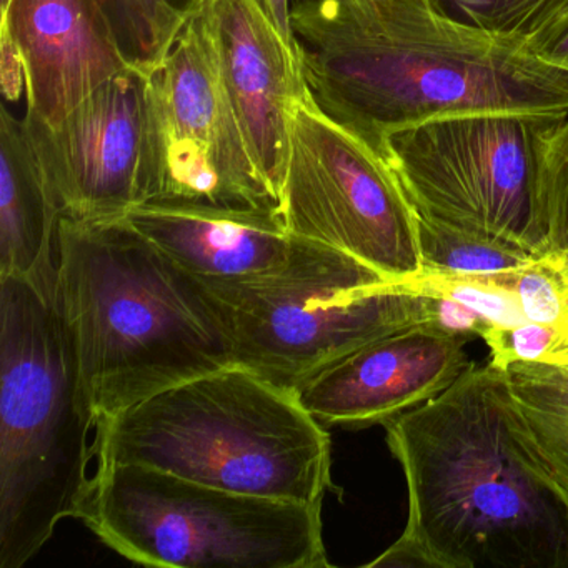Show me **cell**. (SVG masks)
<instances>
[{"label": "cell", "instance_id": "6da1fadb", "mask_svg": "<svg viewBox=\"0 0 568 568\" xmlns=\"http://www.w3.org/2000/svg\"><path fill=\"white\" fill-rule=\"evenodd\" d=\"M291 36L312 101L381 154L398 129L488 111H568V74L425 0H307Z\"/></svg>", "mask_w": 568, "mask_h": 568}, {"label": "cell", "instance_id": "3957f363", "mask_svg": "<svg viewBox=\"0 0 568 568\" xmlns=\"http://www.w3.org/2000/svg\"><path fill=\"white\" fill-rule=\"evenodd\" d=\"M55 304L94 422L235 364L211 292L125 217L59 221Z\"/></svg>", "mask_w": 568, "mask_h": 568}, {"label": "cell", "instance_id": "ba28073f", "mask_svg": "<svg viewBox=\"0 0 568 568\" xmlns=\"http://www.w3.org/2000/svg\"><path fill=\"white\" fill-rule=\"evenodd\" d=\"M567 119L568 111L447 115L390 132L381 155L422 217L545 254L541 159Z\"/></svg>", "mask_w": 568, "mask_h": 568}, {"label": "cell", "instance_id": "9a60e30c", "mask_svg": "<svg viewBox=\"0 0 568 568\" xmlns=\"http://www.w3.org/2000/svg\"><path fill=\"white\" fill-rule=\"evenodd\" d=\"M125 221L202 284L251 281L278 271L294 237L275 212L141 204Z\"/></svg>", "mask_w": 568, "mask_h": 568}, {"label": "cell", "instance_id": "d6986e66", "mask_svg": "<svg viewBox=\"0 0 568 568\" xmlns=\"http://www.w3.org/2000/svg\"><path fill=\"white\" fill-rule=\"evenodd\" d=\"M199 0H101L125 58L149 72L168 54Z\"/></svg>", "mask_w": 568, "mask_h": 568}, {"label": "cell", "instance_id": "7a4b0ae2", "mask_svg": "<svg viewBox=\"0 0 568 568\" xmlns=\"http://www.w3.org/2000/svg\"><path fill=\"white\" fill-rule=\"evenodd\" d=\"M384 427L408 520L367 567L568 568V514L515 450L501 368L471 364Z\"/></svg>", "mask_w": 568, "mask_h": 568}, {"label": "cell", "instance_id": "5b68a950", "mask_svg": "<svg viewBox=\"0 0 568 568\" xmlns=\"http://www.w3.org/2000/svg\"><path fill=\"white\" fill-rule=\"evenodd\" d=\"M94 434L55 298L0 277V568H21L78 518Z\"/></svg>", "mask_w": 568, "mask_h": 568}, {"label": "cell", "instance_id": "44dd1931", "mask_svg": "<svg viewBox=\"0 0 568 568\" xmlns=\"http://www.w3.org/2000/svg\"><path fill=\"white\" fill-rule=\"evenodd\" d=\"M478 335L490 348L491 364L501 371L514 362L568 364V335L548 325L528 322L515 327H485Z\"/></svg>", "mask_w": 568, "mask_h": 568}, {"label": "cell", "instance_id": "52a82bcc", "mask_svg": "<svg viewBox=\"0 0 568 568\" xmlns=\"http://www.w3.org/2000/svg\"><path fill=\"white\" fill-rule=\"evenodd\" d=\"M78 518L149 567H331L322 505L239 494L145 465H95Z\"/></svg>", "mask_w": 568, "mask_h": 568}, {"label": "cell", "instance_id": "e0dca14e", "mask_svg": "<svg viewBox=\"0 0 568 568\" xmlns=\"http://www.w3.org/2000/svg\"><path fill=\"white\" fill-rule=\"evenodd\" d=\"M504 372L515 450L568 514V364L514 362Z\"/></svg>", "mask_w": 568, "mask_h": 568}, {"label": "cell", "instance_id": "8fae6325", "mask_svg": "<svg viewBox=\"0 0 568 568\" xmlns=\"http://www.w3.org/2000/svg\"><path fill=\"white\" fill-rule=\"evenodd\" d=\"M22 121L59 217L111 221L144 202L151 171L148 72L134 68L112 79L58 128Z\"/></svg>", "mask_w": 568, "mask_h": 568}, {"label": "cell", "instance_id": "9c48e42d", "mask_svg": "<svg viewBox=\"0 0 568 568\" xmlns=\"http://www.w3.org/2000/svg\"><path fill=\"white\" fill-rule=\"evenodd\" d=\"M148 105L151 171L142 204L282 215L225 91L199 4L148 72Z\"/></svg>", "mask_w": 568, "mask_h": 568}, {"label": "cell", "instance_id": "603a6c76", "mask_svg": "<svg viewBox=\"0 0 568 568\" xmlns=\"http://www.w3.org/2000/svg\"><path fill=\"white\" fill-rule=\"evenodd\" d=\"M525 48L545 64L568 74V14L528 41Z\"/></svg>", "mask_w": 568, "mask_h": 568}, {"label": "cell", "instance_id": "7402d4cb", "mask_svg": "<svg viewBox=\"0 0 568 568\" xmlns=\"http://www.w3.org/2000/svg\"><path fill=\"white\" fill-rule=\"evenodd\" d=\"M540 205L548 251L568 258V119L545 145Z\"/></svg>", "mask_w": 568, "mask_h": 568}, {"label": "cell", "instance_id": "7c38bea8", "mask_svg": "<svg viewBox=\"0 0 568 568\" xmlns=\"http://www.w3.org/2000/svg\"><path fill=\"white\" fill-rule=\"evenodd\" d=\"M470 367L462 334L427 322L358 348L302 385L297 395L325 428L358 430L425 404Z\"/></svg>", "mask_w": 568, "mask_h": 568}, {"label": "cell", "instance_id": "8992f818", "mask_svg": "<svg viewBox=\"0 0 568 568\" xmlns=\"http://www.w3.org/2000/svg\"><path fill=\"white\" fill-rule=\"evenodd\" d=\"M204 285L227 322L235 364L292 392L385 335L440 322L438 298L311 239L294 237L278 271Z\"/></svg>", "mask_w": 568, "mask_h": 568}, {"label": "cell", "instance_id": "ffe728a7", "mask_svg": "<svg viewBox=\"0 0 568 568\" xmlns=\"http://www.w3.org/2000/svg\"><path fill=\"white\" fill-rule=\"evenodd\" d=\"M442 18L527 45L568 14V0H425Z\"/></svg>", "mask_w": 568, "mask_h": 568}, {"label": "cell", "instance_id": "2e32d148", "mask_svg": "<svg viewBox=\"0 0 568 568\" xmlns=\"http://www.w3.org/2000/svg\"><path fill=\"white\" fill-rule=\"evenodd\" d=\"M58 209L26 132L0 108V277H21L55 298Z\"/></svg>", "mask_w": 568, "mask_h": 568}, {"label": "cell", "instance_id": "277c9868", "mask_svg": "<svg viewBox=\"0 0 568 568\" xmlns=\"http://www.w3.org/2000/svg\"><path fill=\"white\" fill-rule=\"evenodd\" d=\"M95 465L138 464L224 490L322 505L332 442L297 392L241 364L95 422Z\"/></svg>", "mask_w": 568, "mask_h": 568}, {"label": "cell", "instance_id": "ac0fdd59", "mask_svg": "<svg viewBox=\"0 0 568 568\" xmlns=\"http://www.w3.org/2000/svg\"><path fill=\"white\" fill-rule=\"evenodd\" d=\"M424 271L452 275H491L517 271L537 255L520 245L495 241L428 221L417 214Z\"/></svg>", "mask_w": 568, "mask_h": 568}, {"label": "cell", "instance_id": "5bb4252c", "mask_svg": "<svg viewBox=\"0 0 568 568\" xmlns=\"http://www.w3.org/2000/svg\"><path fill=\"white\" fill-rule=\"evenodd\" d=\"M197 4L252 158L282 204L291 112L305 91L297 59L258 0Z\"/></svg>", "mask_w": 568, "mask_h": 568}, {"label": "cell", "instance_id": "cb8c5ba5", "mask_svg": "<svg viewBox=\"0 0 568 568\" xmlns=\"http://www.w3.org/2000/svg\"><path fill=\"white\" fill-rule=\"evenodd\" d=\"M258 2H261L262 8L265 9L268 18L274 22L277 31L281 32L284 41L287 42L292 54L297 59V52H295L294 41H292L291 36V12L295 6L302 4V2H307V0H258Z\"/></svg>", "mask_w": 568, "mask_h": 568}, {"label": "cell", "instance_id": "4fadbf2b", "mask_svg": "<svg viewBox=\"0 0 568 568\" xmlns=\"http://www.w3.org/2000/svg\"><path fill=\"white\" fill-rule=\"evenodd\" d=\"M2 39L21 61L26 118L49 129L135 68L101 0H2Z\"/></svg>", "mask_w": 568, "mask_h": 568}, {"label": "cell", "instance_id": "30bf717a", "mask_svg": "<svg viewBox=\"0 0 568 568\" xmlns=\"http://www.w3.org/2000/svg\"><path fill=\"white\" fill-rule=\"evenodd\" d=\"M281 209L294 237L331 245L404 284L424 271L417 212L394 169L321 111L307 89L291 112Z\"/></svg>", "mask_w": 568, "mask_h": 568}]
</instances>
